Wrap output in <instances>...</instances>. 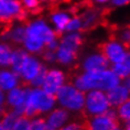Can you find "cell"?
I'll return each instance as SVG.
<instances>
[{
    "label": "cell",
    "instance_id": "20",
    "mask_svg": "<svg viewBox=\"0 0 130 130\" xmlns=\"http://www.w3.org/2000/svg\"><path fill=\"white\" fill-rule=\"evenodd\" d=\"M51 20L53 21V23L55 25H56V28H57L58 31H63L64 32L66 25L69 24V22L71 21V18L67 14L58 12V13H55V14L51 15Z\"/></svg>",
    "mask_w": 130,
    "mask_h": 130
},
{
    "label": "cell",
    "instance_id": "24",
    "mask_svg": "<svg viewBox=\"0 0 130 130\" xmlns=\"http://www.w3.org/2000/svg\"><path fill=\"white\" fill-rule=\"evenodd\" d=\"M46 73H47L46 67L42 65L40 71H39V73L37 74V76H35L34 78L31 80L30 85L37 87V88H39V87H42V85H43V82H44V78H45V76H46Z\"/></svg>",
    "mask_w": 130,
    "mask_h": 130
},
{
    "label": "cell",
    "instance_id": "14",
    "mask_svg": "<svg viewBox=\"0 0 130 130\" xmlns=\"http://www.w3.org/2000/svg\"><path fill=\"white\" fill-rule=\"evenodd\" d=\"M83 45V39L79 34L77 33H73V34H69L65 35V37L61 38V42H60V46L69 48L71 51L77 52L78 48Z\"/></svg>",
    "mask_w": 130,
    "mask_h": 130
},
{
    "label": "cell",
    "instance_id": "22",
    "mask_svg": "<svg viewBox=\"0 0 130 130\" xmlns=\"http://www.w3.org/2000/svg\"><path fill=\"white\" fill-rule=\"evenodd\" d=\"M111 72L120 79H125L128 76H130V71L123 63H113Z\"/></svg>",
    "mask_w": 130,
    "mask_h": 130
},
{
    "label": "cell",
    "instance_id": "36",
    "mask_svg": "<svg viewBox=\"0 0 130 130\" xmlns=\"http://www.w3.org/2000/svg\"><path fill=\"white\" fill-rule=\"evenodd\" d=\"M0 130H6V129H5V128H4V127H2L1 125H0Z\"/></svg>",
    "mask_w": 130,
    "mask_h": 130
},
{
    "label": "cell",
    "instance_id": "6",
    "mask_svg": "<svg viewBox=\"0 0 130 130\" xmlns=\"http://www.w3.org/2000/svg\"><path fill=\"white\" fill-rule=\"evenodd\" d=\"M97 50L100 55L106 57L108 61H111L112 63H122L126 56L123 47L113 41L102 42L97 45Z\"/></svg>",
    "mask_w": 130,
    "mask_h": 130
},
{
    "label": "cell",
    "instance_id": "11",
    "mask_svg": "<svg viewBox=\"0 0 130 130\" xmlns=\"http://www.w3.org/2000/svg\"><path fill=\"white\" fill-rule=\"evenodd\" d=\"M109 66V61L103 55L97 54L89 56L84 63L86 72H96V71H105Z\"/></svg>",
    "mask_w": 130,
    "mask_h": 130
},
{
    "label": "cell",
    "instance_id": "27",
    "mask_svg": "<svg viewBox=\"0 0 130 130\" xmlns=\"http://www.w3.org/2000/svg\"><path fill=\"white\" fill-rule=\"evenodd\" d=\"M80 28V21L78 18H74L71 19V21L69 22V24L66 25L64 31H73V30H79Z\"/></svg>",
    "mask_w": 130,
    "mask_h": 130
},
{
    "label": "cell",
    "instance_id": "19",
    "mask_svg": "<svg viewBox=\"0 0 130 130\" xmlns=\"http://www.w3.org/2000/svg\"><path fill=\"white\" fill-rule=\"evenodd\" d=\"M19 117L15 115V113L12 111H6L4 115L1 116V121H0V125H1L6 130H13V127L17 122Z\"/></svg>",
    "mask_w": 130,
    "mask_h": 130
},
{
    "label": "cell",
    "instance_id": "32",
    "mask_svg": "<svg viewBox=\"0 0 130 130\" xmlns=\"http://www.w3.org/2000/svg\"><path fill=\"white\" fill-rule=\"evenodd\" d=\"M123 64L128 67V70L130 71V53H126V56H125V60L122 62Z\"/></svg>",
    "mask_w": 130,
    "mask_h": 130
},
{
    "label": "cell",
    "instance_id": "9",
    "mask_svg": "<svg viewBox=\"0 0 130 130\" xmlns=\"http://www.w3.org/2000/svg\"><path fill=\"white\" fill-rule=\"evenodd\" d=\"M41 66H42V64L37 60V58H34L33 56L29 55L28 58L24 62L23 66H22V69H21L20 75H19L22 78V83H21L22 87H28L30 85L31 80L37 76V74L39 73Z\"/></svg>",
    "mask_w": 130,
    "mask_h": 130
},
{
    "label": "cell",
    "instance_id": "4",
    "mask_svg": "<svg viewBox=\"0 0 130 130\" xmlns=\"http://www.w3.org/2000/svg\"><path fill=\"white\" fill-rule=\"evenodd\" d=\"M80 126L83 130H121L118 118H111L105 113L94 116L92 119L87 117Z\"/></svg>",
    "mask_w": 130,
    "mask_h": 130
},
{
    "label": "cell",
    "instance_id": "26",
    "mask_svg": "<svg viewBox=\"0 0 130 130\" xmlns=\"http://www.w3.org/2000/svg\"><path fill=\"white\" fill-rule=\"evenodd\" d=\"M20 2L28 12L40 6V1H39V0H20Z\"/></svg>",
    "mask_w": 130,
    "mask_h": 130
},
{
    "label": "cell",
    "instance_id": "10",
    "mask_svg": "<svg viewBox=\"0 0 130 130\" xmlns=\"http://www.w3.org/2000/svg\"><path fill=\"white\" fill-rule=\"evenodd\" d=\"M107 99L111 107H118L129 98V92L125 86L117 85L113 88L107 90Z\"/></svg>",
    "mask_w": 130,
    "mask_h": 130
},
{
    "label": "cell",
    "instance_id": "23",
    "mask_svg": "<svg viewBox=\"0 0 130 130\" xmlns=\"http://www.w3.org/2000/svg\"><path fill=\"white\" fill-rule=\"evenodd\" d=\"M118 116L123 121L130 122V98L118 106Z\"/></svg>",
    "mask_w": 130,
    "mask_h": 130
},
{
    "label": "cell",
    "instance_id": "15",
    "mask_svg": "<svg viewBox=\"0 0 130 130\" xmlns=\"http://www.w3.org/2000/svg\"><path fill=\"white\" fill-rule=\"evenodd\" d=\"M69 113L66 110L64 109H56L48 116L47 118V125H50L51 127H53L54 129L60 128L63 123L66 121Z\"/></svg>",
    "mask_w": 130,
    "mask_h": 130
},
{
    "label": "cell",
    "instance_id": "31",
    "mask_svg": "<svg viewBox=\"0 0 130 130\" xmlns=\"http://www.w3.org/2000/svg\"><path fill=\"white\" fill-rule=\"evenodd\" d=\"M63 130H83V128H82V126H80V125H77V123H74V125L67 126L66 128H64Z\"/></svg>",
    "mask_w": 130,
    "mask_h": 130
},
{
    "label": "cell",
    "instance_id": "8",
    "mask_svg": "<svg viewBox=\"0 0 130 130\" xmlns=\"http://www.w3.org/2000/svg\"><path fill=\"white\" fill-rule=\"evenodd\" d=\"M64 80H65V75L63 72H61L58 70L47 71L42 87H43V90L46 94L56 95L57 90L63 86Z\"/></svg>",
    "mask_w": 130,
    "mask_h": 130
},
{
    "label": "cell",
    "instance_id": "30",
    "mask_svg": "<svg viewBox=\"0 0 130 130\" xmlns=\"http://www.w3.org/2000/svg\"><path fill=\"white\" fill-rule=\"evenodd\" d=\"M7 110L8 107H7V102H6V95L4 90L0 89V115L2 116Z\"/></svg>",
    "mask_w": 130,
    "mask_h": 130
},
{
    "label": "cell",
    "instance_id": "37",
    "mask_svg": "<svg viewBox=\"0 0 130 130\" xmlns=\"http://www.w3.org/2000/svg\"><path fill=\"white\" fill-rule=\"evenodd\" d=\"M127 130H130V123H129V126H128V128H127Z\"/></svg>",
    "mask_w": 130,
    "mask_h": 130
},
{
    "label": "cell",
    "instance_id": "5",
    "mask_svg": "<svg viewBox=\"0 0 130 130\" xmlns=\"http://www.w3.org/2000/svg\"><path fill=\"white\" fill-rule=\"evenodd\" d=\"M85 105L87 112L94 116L102 115L110 107L106 95L98 89L88 93V95L85 97Z\"/></svg>",
    "mask_w": 130,
    "mask_h": 130
},
{
    "label": "cell",
    "instance_id": "1",
    "mask_svg": "<svg viewBox=\"0 0 130 130\" xmlns=\"http://www.w3.org/2000/svg\"><path fill=\"white\" fill-rule=\"evenodd\" d=\"M119 84V78L111 71L86 72L75 79V86L80 92H87L93 88L98 90H109Z\"/></svg>",
    "mask_w": 130,
    "mask_h": 130
},
{
    "label": "cell",
    "instance_id": "18",
    "mask_svg": "<svg viewBox=\"0 0 130 130\" xmlns=\"http://www.w3.org/2000/svg\"><path fill=\"white\" fill-rule=\"evenodd\" d=\"M23 44L29 51L34 52V53H37V52H42L45 47L44 43L40 40V39L32 37V35H28V34H27V37H25Z\"/></svg>",
    "mask_w": 130,
    "mask_h": 130
},
{
    "label": "cell",
    "instance_id": "35",
    "mask_svg": "<svg viewBox=\"0 0 130 130\" xmlns=\"http://www.w3.org/2000/svg\"><path fill=\"white\" fill-rule=\"evenodd\" d=\"M97 2H104V1H107V0H95Z\"/></svg>",
    "mask_w": 130,
    "mask_h": 130
},
{
    "label": "cell",
    "instance_id": "3",
    "mask_svg": "<svg viewBox=\"0 0 130 130\" xmlns=\"http://www.w3.org/2000/svg\"><path fill=\"white\" fill-rule=\"evenodd\" d=\"M56 97L64 107L72 110H80L85 105V93L72 85H63L57 90Z\"/></svg>",
    "mask_w": 130,
    "mask_h": 130
},
{
    "label": "cell",
    "instance_id": "33",
    "mask_svg": "<svg viewBox=\"0 0 130 130\" xmlns=\"http://www.w3.org/2000/svg\"><path fill=\"white\" fill-rule=\"evenodd\" d=\"M130 0H113V5L116 6H121V5H126L129 4Z\"/></svg>",
    "mask_w": 130,
    "mask_h": 130
},
{
    "label": "cell",
    "instance_id": "7",
    "mask_svg": "<svg viewBox=\"0 0 130 130\" xmlns=\"http://www.w3.org/2000/svg\"><path fill=\"white\" fill-rule=\"evenodd\" d=\"M25 27H27V34L28 35H32V37L40 39L44 43V45L48 44L51 41L56 39L55 38V34H54V31L51 30L42 20L29 22Z\"/></svg>",
    "mask_w": 130,
    "mask_h": 130
},
{
    "label": "cell",
    "instance_id": "34",
    "mask_svg": "<svg viewBox=\"0 0 130 130\" xmlns=\"http://www.w3.org/2000/svg\"><path fill=\"white\" fill-rule=\"evenodd\" d=\"M123 86L128 89V92L130 94V76H128L127 78H125V82H123Z\"/></svg>",
    "mask_w": 130,
    "mask_h": 130
},
{
    "label": "cell",
    "instance_id": "25",
    "mask_svg": "<svg viewBox=\"0 0 130 130\" xmlns=\"http://www.w3.org/2000/svg\"><path fill=\"white\" fill-rule=\"evenodd\" d=\"M31 121L25 117H19L13 127V130H30Z\"/></svg>",
    "mask_w": 130,
    "mask_h": 130
},
{
    "label": "cell",
    "instance_id": "13",
    "mask_svg": "<svg viewBox=\"0 0 130 130\" xmlns=\"http://www.w3.org/2000/svg\"><path fill=\"white\" fill-rule=\"evenodd\" d=\"M29 53L27 51H24L23 48H15L14 51H12L11 55V63L10 65L12 66V71L19 76L21 72V69L23 66L25 60L28 58Z\"/></svg>",
    "mask_w": 130,
    "mask_h": 130
},
{
    "label": "cell",
    "instance_id": "16",
    "mask_svg": "<svg viewBox=\"0 0 130 130\" xmlns=\"http://www.w3.org/2000/svg\"><path fill=\"white\" fill-rule=\"evenodd\" d=\"M77 58V52L71 51L69 48L58 46L56 50V61L62 64H70Z\"/></svg>",
    "mask_w": 130,
    "mask_h": 130
},
{
    "label": "cell",
    "instance_id": "17",
    "mask_svg": "<svg viewBox=\"0 0 130 130\" xmlns=\"http://www.w3.org/2000/svg\"><path fill=\"white\" fill-rule=\"evenodd\" d=\"M25 37H27V27L25 25H21V27L15 28L14 30H11L7 35V38H9V40L14 44L23 43Z\"/></svg>",
    "mask_w": 130,
    "mask_h": 130
},
{
    "label": "cell",
    "instance_id": "12",
    "mask_svg": "<svg viewBox=\"0 0 130 130\" xmlns=\"http://www.w3.org/2000/svg\"><path fill=\"white\" fill-rule=\"evenodd\" d=\"M19 76L10 71H0V89L1 90H11L17 87Z\"/></svg>",
    "mask_w": 130,
    "mask_h": 130
},
{
    "label": "cell",
    "instance_id": "2",
    "mask_svg": "<svg viewBox=\"0 0 130 130\" xmlns=\"http://www.w3.org/2000/svg\"><path fill=\"white\" fill-rule=\"evenodd\" d=\"M56 95L46 94L43 89H31L25 103V110L22 117L30 119L37 116L38 113L48 111L53 107Z\"/></svg>",
    "mask_w": 130,
    "mask_h": 130
},
{
    "label": "cell",
    "instance_id": "21",
    "mask_svg": "<svg viewBox=\"0 0 130 130\" xmlns=\"http://www.w3.org/2000/svg\"><path fill=\"white\" fill-rule=\"evenodd\" d=\"M12 50L8 44L0 43V66H9L11 63Z\"/></svg>",
    "mask_w": 130,
    "mask_h": 130
},
{
    "label": "cell",
    "instance_id": "29",
    "mask_svg": "<svg viewBox=\"0 0 130 130\" xmlns=\"http://www.w3.org/2000/svg\"><path fill=\"white\" fill-rule=\"evenodd\" d=\"M42 57H43L44 61H47V62H54L56 60V52L54 51H51V50H43L42 52Z\"/></svg>",
    "mask_w": 130,
    "mask_h": 130
},
{
    "label": "cell",
    "instance_id": "28",
    "mask_svg": "<svg viewBox=\"0 0 130 130\" xmlns=\"http://www.w3.org/2000/svg\"><path fill=\"white\" fill-rule=\"evenodd\" d=\"M44 126H45V119L39 118V119H35L31 122L30 130H43Z\"/></svg>",
    "mask_w": 130,
    "mask_h": 130
}]
</instances>
